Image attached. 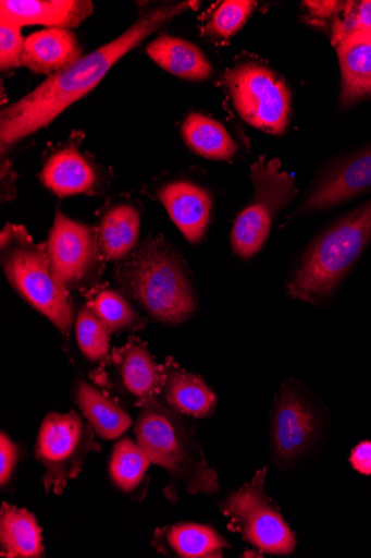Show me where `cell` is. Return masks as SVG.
Returning a JSON list of instances; mask_svg holds the SVG:
<instances>
[{
    "mask_svg": "<svg viewBox=\"0 0 371 558\" xmlns=\"http://www.w3.org/2000/svg\"><path fill=\"white\" fill-rule=\"evenodd\" d=\"M196 4H168L146 12L123 35L81 58L69 69L48 76L25 97L5 108L0 114L3 155L16 143L54 122L148 36L174 17L195 9Z\"/></svg>",
    "mask_w": 371,
    "mask_h": 558,
    "instance_id": "6da1fadb",
    "label": "cell"
},
{
    "mask_svg": "<svg viewBox=\"0 0 371 558\" xmlns=\"http://www.w3.org/2000/svg\"><path fill=\"white\" fill-rule=\"evenodd\" d=\"M135 433L150 462L169 472L164 493L172 501L177 500L180 485L191 495L219 492V475L208 465L191 426L168 403L157 397L146 401Z\"/></svg>",
    "mask_w": 371,
    "mask_h": 558,
    "instance_id": "7a4b0ae2",
    "label": "cell"
},
{
    "mask_svg": "<svg viewBox=\"0 0 371 558\" xmlns=\"http://www.w3.org/2000/svg\"><path fill=\"white\" fill-rule=\"evenodd\" d=\"M370 242L371 199L310 243L287 279V293L316 306L326 304Z\"/></svg>",
    "mask_w": 371,
    "mask_h": 558,
    "instance_id": "3957f363",
    "label": "cell"
},
{
    "mask_svg": "<svg viewBox=\"0 0 371 558\" xmlns=\"http://www.w3.org/2000/svg\"><path fill=\"white\" fill-rule=\"evenodd\" d=\"M119 278L157 323L178 326L196 313L197 298L185 264L164 238L146 240Z\"/></svg>",
    "mask_w": 371,
    "mask_h": 558,
    "instance_id": "277c9868",
    "label": "cell"
},
{
    "mask_svg": "<svg viewBox=\"0 0 371 558\" xmlns=\"http://www.w3.org/2000/svg\"><path fill=\"white\" fill-rule=\"evenodd\" d=\"M3 267L9 282L33 308L66 335L74 320L69 292L52 275L46 250L33 243L23 229L7 227L2 233Z\"/></svg>",
    "mask_w": 371,
    "mask_h": 558,
    "instance_id": "5b68a950",
    "label": "cell"
},
{
    "mask_svg": "<svg viewBox=\"0 0 371 558\" xmlns=\"http://www.w3.org/2000/svg\"><path fill=\"white\" fill-rule=\"evenodd\" d=\"M250 180L252 197L231 233L232 250L243 260L255 257L268 242L277 217L298 193L295 179L282 169L279 159L260 157L251 166Z\"/></svg>",
    "mask_w": 371,
    "mask_h": 558,
    "instance_id": "8992f818",
    "label": "cell"
},
{
    "mask_svg": "<svg viewBox=\"0 0 371 558\" xmlns=\"http://www.w3.org/2000/svg\"><path fill=\"white\" fill-rule=\"evenodd\" d=\"M239 117L250 126L283 135L292 117V92L279 73L256 62H244L224 75Z\"/></svg>",
    "mask_w": 371,
    "mask_h": 558,
    "instance_id": "52a82bcc",
    "label": "cell"
},
{
    "mask_svg": "<svg viewBox=\"0 0 371 558\" xmlns=\"http://www.w3.org/2000/svg\"><path fill=\"white\" fill-rule=\"evenodd\" d=\"M268 468L259 470L239 490L221 502L231 529L262 553L286 556L295 551L296 536L264 492Z\"/></svg>",
    "mask_w": 371,
    "mask_h": 558,
    "instance_id": "ba28073f",
    "label": "cell"
},
{
    "mask_svg": "<svg viewBox=\"0 0 371 558\" xmlns=\"http://www.w3.org/2000/svg\"><path fill=\"white\" fill-rule=\"evenodd\" d=\"M99 448L95 430L77 413L49 414L39 428L35 446L36 459L45 468L46 492L61 495L81 473L88 454Z\"/></svg>",
    "mask_w": 371,
    "mask_h": 558,
    "instance_id": "9c48e42d",
    "label": "cell"
},
{
    "mask_svg": "<svg viewBox=\"0 0 371 558\" xmlns=\"http://www.w3.org/2000/svg\"><path fill=\"white\" fill-rule=\"evenodd\" d=\"M324 418L306 392L285 385L275 401L272 416V450L283 466L297 463L320 439Z\"/></svg>",
    "mask_w": 371,
    "mask_h": 558,
    "instance_id": "30bf717a",
    "label": "cell"
},
{
    "mask_svg": "<svg viewBox=\"0 0 371 558\" xmlns=\"http://www.w3.org/2000/svg\"><path fill=\"white\" fill-rule=\"evenodd\" d=\"M98 235L95 230L58 211L49 232L46 255L49 267L69 292L87 281L98 265Z\"/></svg>",
    "mask_w": 371,
    "mask_h": 558,
    "instance_id": "8fae6325",
    "label": "cell"
},
{
    "mask_svg": "<svg viewBox=\"0 0 371 558\" xmlns=\"http://www.w3.org/2000/svg\"><path fill=\"white\" fill-rule=\"evenodd\" d=\"M371 191V146L331 165L312 184L301 214L323 213Z\"/></svg>",
    "mask_w": 371,
    "mask_h": 558,
    "instance_id": "7c38bea8",
    "label": "cell"
},
{
    "mask_svg": "<svg viewBox=\"0 0 371 558\" xmlns=\"http://www.w3.org/2000/svg\"><path fill=\"white\" fill-rule=\"evenodd\" d=\"M94 12L87 0H2L0 24L24 26L44 25L51 28H75Z\"/></svg>",
    "mask_w": 371,
    "mask_h": 558,
    "instance_id": "4fadbf2b",
    "label": "cell"
},
{
    "mask_svg": "<svg viewBox=\"0 0 371 558\" xmlns=\"http://www.w3.org/2000/svg\"><path fill=\"white\" fill-rule=\"evenodd\" d=\"M157 196L184 238L198 244L210 222L213 195L195 183L174 181L159 189Z\"/></svg>",
    "mask_w": 371,
    "mask_h": 558,
    "instance_id": "5bb4252c",
    "label": "cell"
},
{
    "mask_svg": "<svg viewBox=\"0 0 371 558\" xmlns=\"http://www.w3.org/2000/svg\"><path fill=\"white\" fill-rule=\"evenodd\" d=\"M83 56L76 35L64 28H47L26 38L23 66L36 74H58Z\"/></svg>",
    "mask_w": 371,
    "mask_h": 558,
    "instance_id": "9a60e30c",
    "label": "cell"
},
{
    "mask_svg": "<svg viewBox=\"0 0 371 558\" xmlns=\"http://www.w3.org/2000/svg\"><path fill=\"white\" fill-rule=\"evenodd\" d=\"M40 179L48 190L61 197L90 193L100 180L97 168L74 145L52 154L42 168Z\"/></svg>",
    "mask_w": 371,
    "mask_h": 558,
    "instance_id": "2e32d148",
    "label": "cell"
},
{
    "mask_svg": "<svg viewBox=\"0 0 371 558\" xmlns=\"http://www.w3.org/2000/svg\"><path fill=\"white\" fill-rule=\"evenodd\" d=\"M119 388L141 405L162 391L165 371L159 368L141 343H129L113 356Z\"/></svg>",
    "mask_w": 371,
    "mask_h": 558,
    "instance_id": "e0dca14e",
    "label": "cell"
},
{
    "mask_svg": "<svg viewBox=\"0 0 371 558\" xmlns=\"http://www.w3.org/2000/svg\"><path fill=\"white\" fill-rule=\"evenodd\" d=\"M335 46L343 78L341 105L349 108L371 96V32H354Z\"/></svg>",
    "mask_w": 371,
    "mask_h": 558,
    "instance_id": "ac0fdd59",
    "label": "cell"
},
{
    "mask_svg": "<svg viewBox=\"0 0 371 558\" xmlns=\"http://www.w3.org/2000/svg\"><path fill=\"white\" fill-rule=\"evenodd\" d=\"M153 545L159 551L183 558L223 557V549L231 548L214 527L196 523H180L156 531Z\"/></svg>",
    "mask_w": 371,
    "mask_h": 558,
    "instance_id": "d6986e66",
    "label": "cell"
},
{
    "mask_svg": "<svg viewBox=\"0 0 371 558\" xmlns=\"http://www.w3.org/2000/svg\"><path fill=\"white\" fill-rule=\"evenodd\" d=\"M147 54L158 66L186 81L201 82L213 74L202 50L186 39L159 36L148 45Z\"/></svg>",
    "mask_w": 371,
    "mask_h": 558,
    "instance_id": "ffe728a7",
    "label": "cell"
},
{
    "mask_svg": "<svg viewBox=\"0 0 371 558\" xmlns=\"http://www.w3.org/2000/svg\"><path fill=\"white\" fill-rule=\"evenodd\" d=\"M75 400L78 409L100 438L115 440L132 426L131 416L119 402L87 383H77Z\"/></svg>",
    "mask_w": 371,
    "mask_h": 558,
    "instance_id": "44dd1931",
    "label": "cell"
},
{
    "mask_svg": "<svg viewBox=\"0 0 371 558\" xmlns=\"http://www.w3.org/2000/svg\"><path fill=\"white\" fill-rule=\"evenodd\" d=\"M162 391L170 408L182 415L206 418L217 410L215 393L194 374L165 371Z\"/></svg>",
    "mask_w": 371,
    "mask_h": 558,
    "instance_id": "7402d4cb",
    "label": "cell"
},
{
    "mask_svg": "<svg viewBox=\"0 0 371 558\" xmlns=\"http://www.w3.org/2000/svg\"><path fill=\"white\" fill-rule=\"evenodd\" d=\"M0 547L8 558H37L44 554L41 529L25 509L3 504L0 511Z\"/></svg>",
    "mask_w": 371,
    "mask_h": 558,
    "instance_id": "603a6c76",
    "label": "cell"
},
{
    "mask_svg": "<svg viewBox=\"0 0 371 558\" xmlns=\"http://www.w3.org/2000/svg\"><path fill=\"white\" fill-rule=\"evenodd\" d=\"M140 234V216L131 205H118L100 220L98 244L101 255L111 262L125 259L136 246Z\"/></svg>",
    "mask_w": 371,
    "mask_h": 558,
    "instance_id": "cb8c5ba5",
    "label": "cell"
},
{
    "mask_svg": "<svg viewBox=\"0 0 371 558\" xmlns=\"http://www.w3.org/2000/svg\"><path fill=\"white\" fill-rule=\"evenodd\" d=\"M182 135L196 156L208 160L230 161L239 150L237 143L221 122L200 113H191L185 119Z\"/></svg>",
    "mask_w": 371,
    "mask_h": 558,
    "instance_id": "d4e9b609",
    "label": "cell"
},
{
    "mask_svg": "<svg viewBox=\"0 0 371 558\" xmlns=\"http://www.w3.org/2000/svg\"><path fill=\"white\" fill-rule=\"evenodd\" d=\"M150 464L139 444L124 438L115 445L111 456V480L122 493L132 495L143 485Z\"/></svg>",
    "mask_w": 371,
    "mask_h": 558,
    "instance_id": "484cf974",
    "label": "cell"
},
{
    "mask_svg": "<svg viewBox=\"0 0 371 558\" xmlns=\"http://www.w3.org/2000/svg\"><path fill=\"white\" fill-rule=\"evenodd\" d=\"M89 308L111 333L126 329H139L146 323L123 295L111 289L100 291L94 298Z\"/></svg>",
    "mask_w": 371,
    "mask_h": 558,
    "instance_id": "4316f807",
    "label": "cell"
},
{
    "mask_svg": "<svg viewBox=\"0 0 371 558\" xmlns=\"http://www.w3.org/2000/svg\"><path fill=\"white\" fill-rule=\"evenodd\" d=\"M78 347L89 362H101L109 356L110 331L90 308L79 311L75 325Z\"/></svg>",
    "mask_w": 371,
    "mask_h": 558,
    "instance_id": "83f0119b",
    "label": "cell"
},
{
    "mask_svg": "<svg viewBox=\"0 0 371 558\" xmlns=\"http://www.w3.org/2000/svg\"><path fill=\"white\" fill-rule=\"evenodd\" d=\"M256 5L251 0L223 2L206 24V34L218 39L231 38L247 23Z\"/></svg>",
    "mask_w": 371,
    "mask_h": 558,
    "instance_id": "f1b7e54d",
    "label": "cell"
},
{
    "mask_svg": "<svg viewBox=\"0 0 371 558\" xmlns=\"http://www.w3.org/2000/svg\"><path fill=\"white\" fill-rule=\"evenodd\" d=\"M354 32H371V0L345 2L333 24V44Z\"/></svg>",
    "mask_w": 371,
    "mask_h": 558,
    "instance_id": "f546056e",
    "label": "cell"
},
{
    "mask_svg": "<svg viewBox=\"0 0 371 558\" xmlns=\"http://www.w3.org/2000/svg\"><path fill=\"white\" fill-rule=\"evenodd\" d=\"M25 43L21 28L0 24V69L3 72L23 66Z\"/></svg>",
    "mask_w": 371,
    "mask_h": 558,
    "instance_id": "4dcf8cb0",
    "label": "cell"
},
{
    "mask_svg": "<svg viewBox=\"0 0 371 558\" xmlns=\"http://www.w3.org/2000/svg\"><path fill=\"white\" fill-rule=\"evenodd\" d=\"M20 459L18 448L5 434L0 435V485L7 486Z\"/></svg>",
    "mask_w": 371,
    "mask_h": 558,
    "instance_id": "1f68e13d",
    "label": "cell"
},
{
    "mask_svg": "<svg viewBox=\"0 0 371 558\" xmlns=\"http://www.w3.org/2000/svg\"><path fill=\"white\" fill-rule=\"evenodd\" d=\"M349 462L359 474L371 476V441L363 440L355 446L350 452Z\"/></svg>",
    "mask_w": 371,
    "mask_h": 558,
    "instance_id": "d6a6232c",
    "label": "cell"
},
{
    "mask_svg": "<svg viewBox=\"0 0 371 558\" xmlns=\"http://www.w3.org/2000/svg\"><path fill=\"white\" fill-rule=\"evenodd\" d=\"M302 4L318 17L335 19L343 10L345 2H304Z\"/></svg>",
    "mask_w": 371,
    "mask_h": 558,
    "instance_id": "836d02e7",
    "label": "cell"
}]
</instances>
